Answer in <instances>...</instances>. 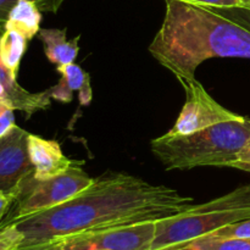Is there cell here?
<instances>
[{
  "label": "cell",
  "instance_id": "obj_1",
  "mask_svg": "<svg viewBox=\"0 0 250 250\" xmlns=\"http://www.w3.org/2000/svg\"><path fill=\"white\" fill-rule=\"evenodd\" d=\"M194 205L190 197L122 172L103 173L68 202L12 222L21 233L17 249L82 232L160 221ZM10 225V224H9ZM2 227V226H1Z\"/></svg>",
  "mask_w": 250,
  "mask_h": 250
},
{
  "label": "cell",
  "instance_id": "obj_2",
  "mask_svg": "<svg viewBox=\"0 0 250 250\" xmlns=\"http://www.w3.org/2000/svg\"><path fill=\"white\" fill-rule=\"evenodd\" d=\"M166 11L149 53L181 84L195 80L204 61L250 59V29L209 7L165 0Z\"/></svg>",
  "mask_w": 250,
  "mask_h": 250
},
{
  "label": "cell",
  "instance_id": "obj_3",
  "mask_svg": "<svg viewBox=\"0 0 250 250\" xmlns=\"http://www.w3.org/2000/svg\"><path fill=\"white\" fill-rule=\"evenodd\" d=\"M249 141V119L243 117L190 134H163L151 141V151L166 170L229 167Z\"/></svg>",
  "mask_w": 250,
  "mask_h": 250
},
{
  "label": "cell",
  "instance_id": "obj_4",
  "mask_svg": "<svg viewBox=\"0 0 250 250\" xmlns=\"http://www.w3.org/2000/svg\"><path fill=\"white\" fill-rule=\"evenodd\" d=\"M250 217V185L204 204H194L181 214L156 221L150 250H182L190 242L225 226Z\"/></svg>",
  "mask_w": 250,
  "mask_h": 250
},
{
  "label": "cell",
  "instance_id": "obj_5",
  "mask_svg": "<svg viewBox=\"0 0 250 250\" xmlns=\"http://www.w3.org/2000/svg\"><path fill=\"white\" fill-rule=\"evenodd\" d=\"M33 173L27 176L19 186L16 199L12 204L14 209L0 224V227L63 204L93 182V178L76 161L67 171L46 180H38Z\"/></svg>",
  "mask_w": 250,
  "mask_h": 250
},
{
  "label": "cell",
  "instance_id": "obj_6",
  "mask_svg": "<svg viewBox=\"0 0 250 250\" xmlns=\"http://www.w3.org/2000/svg\"><path fill=\"white\" fill-rule=\"evenodd\" d=\"M156 221L82 232L60 238L62 250H150Z\"/></svg>",
  "mask_w": 250,
  "mask_h": 250
},
{
  "label": "cell",
  "instance_id": "obj_7",
  "mask_svg": "<svg viewBox=\"0 0 250 250\" xmlns=\"http://www.w3.org/2000/svg\"><path fill=\"white\" fill-rule=\"evenodd\" d=\"M186 102L170 134H190L219 124L242 120L243 116L229 111L208 93L197 80L185 83Z\"/></svg>",
  "mask_w": 250,
  "mask_h": 250
},
{
  "label": "cell",
  "instance_id": "obj_8",
  "mask_svg": "<svg viewBox=\"0 0 250 250\" xmlns=\"http://www.w3.org/2000/svg\"><path fill=\"white\" fill-rule=\"evenodd\" d=\"M28 132L15 125L0 138V192L14 193L34 172L28 154Z\"/></svg>",
  "mask_w": 250,
  "mask_h": 250
},
{
  "label": "cell",
  "instance_id": "obj_9",
  "mask_svg": "<svg viewBox=\"0 0 250 250\" xmlns=\"http://www.w3.org/2000/svg\"><path fill=\"white\" fill-rule=\"evenodd\" d=\"M29 160L34 170V177L46 180L65 172L73 161L61 150L58 142L44 139L36 134H28Z\"/></svg>",
  "mask_w": 250,
  "mask_h": 250
},
{
  "label": "cell",
  "instance_id": "obj_10",
  "mask_svg": "<svg viewBox=\"0 0 250 250\" xmlns=\"http://www.w3.org/2000/svg\"><path fill=\"white\" fill-rule=\"evenodd\" d=\"M4 32V26L0 24V37ZM0 83L4 85L7 93L9 104L15 110H19L31 117L41 110H46L51 105V97L49 89L39 93H32L19 84L16 78L0 62Z\"/></svg>",
  "mask_w": 250,
  "mask_h": 250
},
{
  "label": "cell",
  "instance_id": "obj_11",
  "mask_svg": "<svg viewBox=\"0 0 250 250\" xmlns=\"http://www.w3.org/2000/svg\"><path fill=\"white\" fill-rule=\"evenodd\" d=\"M56 71L61 75V80L54 87L49 88L51 99L61 103H70L72 93H78L81 105H88L92 102V87L89 75L83 68L73 63L58 66Z\"/></svg>",
  "mask_w": 250,
  "mask_h": 250
},
{
  "label": "cell",
  "instance_id": "obj_12",
  "mask_svg": "<svg viewBox=\"0 0 250 250\" xmlns=\"http://www.w3.org/2000/svg\"><path fill=\"white\" fill-rule=\"evenodd\" d=\"M38 37L43 43L44 53L50 62L56 66L75 62L80 53V37L67 39L66 28H41Z\"/></svg>",
  "mask_w": 250,
  "mask_h": 250
},
{
  "label": "cell",
  "instance_id": "obj_13",
  "mask_svg": "<svg viewBox=\"0 0 250 250\" xmlns=\"http://www.w3.org/2000/svg\"><path fill=\"white\" fill-rule=\"evenodd\" d=\"M42 11L38 5L32 0H19L9 12L5 29H14L23 34L28 41L41 31Z\"/></svg>",
  "mask_w": 250,
  "mask_h": 250
},
{
  "label": "cell",
  "instance_id": "obj_14",
  "mask_svg": "<svg viewBox=\"0 0 250 250\" xmlns=\"http://www.w3.org/2000/svg\"><path fill=\"white\" fill-rule=\"evenodd\" d=\"M28 39L14 29H5L0 37V62L5 68L17 77L22 56L27 49Z\"/></svg>",
  "mask_w": 250,
  "mask_h": 250
},
{
  "label": "cell",
  "instance_id": "obj_15",
  "mask_svg": "<svg viewBox=\"0 0 250 250\" xmlns=\"http://www.w3.org/2000/svg\"><path fill=\"white\" fill-rule=\"evenodd\" d=\"M182 250H250V238H219L205 236L190 242Z\"/></svg>",
  "mask_w": 250,
  "mask_h": 250
},
{
  "label": "cell",
  "instance_id": "obj_16",
  "mask_svg": "<svg viewBox=\"0 0 250 250\" xmlns=\"http://www.w3.org/2000/svg\"><path fill=\"white\" fill-rule=\"evenodd\" d=\"M17 1L19 0H0V24L1 26L5 24L7 16H9V12L17 4ZM32 1L38 5L39 10L42 12L56 14L66 0H32Z\"/></svg>",
  "mask_w": 250,
  "mask_h": 250
},
{
  "label": "cell",
  "instance_id": "obj_17",
  "mask_svg": "<svg viewBox=\"0 0 250 250\" xmlns=\"http://www.w3.org/2000/svg\"><path fill=\"white\" fill-rule=\"evenodd\" d=\"M208 236L219 238H250V217L222 227Z\"/></svg>",
  "mask_w": 250,
  "mask_h": 250
},
{
  "label": "cell",
  "instance_id": "obj_18",
  "mask_svg": "<svg viewBox=\"0 0 250 250\" xmlns=\"http://www.w3.org/2000/svg\"><path fill=\"white\" fill-rule=\"evenodd\" d=\"M189 4L216 9H239L250 12V0H181Z\"/></svg>",
  "mask_w": 250,
  "mask_h": 250
},
{
  "label": "cell",
  "instance_id": "obj_19",
  "mask_svg": "<svg viewBox=\"0 0 250 250\" xmlns=\"http://www.w3.org/2000/svg\"><path fill=\"white\" fill-rule=\"evenodd\" d=\"M22 241V236L15 225L0 227V250H16Z\"/></svg>",
  "mask_w": 250,
  "mask_h": 250
},
{
  "label": "cell",
  "instance_id": "obj_20",
  "mask_svg": "<svg viewBox=\"0 0 250 250\" xmlns=\"http://www.w3.org/2000/svg\"><path fill=\"white\" fill-rule=\"evenodd\" d=\"M14 111L15 109L9 103L0 99V138L15 126Z\"/></svg>",
  "mask_w": 250,
  "mask_h": 250
},
{
  "label": "cell",
  "instance_id": "obj_21",
  "mask_svg": "<svg viewBox=\"0 0 250 250\" xmlns=\"http://www.w3.org/2000/svg\"><path fill=\"white\" fill-rule=\"evenodd\" d=\"M229 167H234L238 168V170L250 172V141L247 143V146L239 151L236 160L229 165Z\"/></svg>",
  "mask_w": 250,
  "mask_h": 250
},
{
  "label": "cell",
  "instance_id": "obj_22",
  "mask_svg": "<svg viewBox=\"0 0 250 250\" xmlns=\"http://www.w3.org/2000/svg\"><path fill=\"white\" fill-rule=\"evenodd\" d=\"M15 199H16V195L14 193L0 192V224L2 222V219L7 214L10 208L15 203Z\"/></svg>",
  "mask_w": 250,
  "mask_h": 250
},
{
  "label": "cell",
  "instance_id": "obj_23",
  "mask_svg": "<svg viewBox=\"0 0 250 250\" xmlns=\"http://www.w3.org/2000/svg\"><path fill=\"white\" fill-rule=\"evenodd\" d=\"M16 250H62V242L61 239H55V241L48 242L44 244H38V246H32L28 248H21Z\"/></svg>",
  "mask_w": 250,
  "mask_h": 250
},
{
  "label": "cell",
  "instance_id": "obj_24",
  "mask_svg": "<svg viewBox=\"0 0 250 250\" xmlns=\"http://www.w3.org/2000/svg\"><path fill=\"white\" fill-rule=\"evenodd\" d=\"M0 99L5 100L6 103H9V100H7V93H6V90H5L4 85H2L1 83H0Z\"/></svg>",
  "mask_w": 250,
  "mask_h": 250
},
{
  "label": "cell",
  "instance_id": "obj_25",
  "mask_svg": "<svg viewBox=\"0 0 250 250\" xmlns=\"http://www.w3.org/2000/svg\"><path fill=\"white\" fill-rule=\"evenodd\" d=\"M247 22H249V23H250V17H248V19H247Z\"/></svg>",
  "mask_w": 250,
  "mask_h": 250
},
{
  "label": "cell",
  "instance_id": "obj_26",
  "mask_svg": "<svg viewBox=\"0 0 250 250\" xmlns=\"http://www.w3.org/2000/svg\"><path fill=\"white\" fill-rule=\"evenodd\" d=\"M249 124H250V120H249Z\"/></svg>",
  "mask_w": 250,
  "mask_h": 250
}]
</instances>
